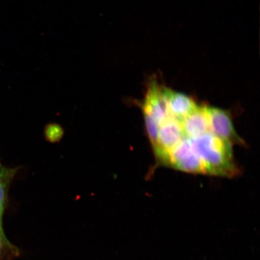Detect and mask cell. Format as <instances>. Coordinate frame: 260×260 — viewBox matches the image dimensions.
Masks as SVG:
<instances>
[{
	"instance_id": "obj_1",
	"label": "cell",
	"mask_w": 260,
	"mask_h": 260,
	"mask_svg": "<svg viewBox=\"0 0 260 260\" xmlns=\"http://www.w3.org/2000/svg\"><path fill=\"white\" fill-rule=\"evenodd\" d=\"M193 151L203 161L207 175L233 177L239 173L232 152V145L211 132L188 138Z\"/></svg>"
},
{
	"instance_id": "obj_2",
	"label": "cell",
	"mask_w": 260,
	"mask_h": 260,
	"mask_svg": "<svg viewBox=\"0 0 260 260\" xmlns=\"http://www.w3.org/2000/svg\"><path fill=\"white\" fill-rule=\"evenodd\" d=\"M160 162L188 173L207 174L203 161L195 153L189 139L186 136L168 152Z\"/></svg>"
},
{
	"instance_id": "obj_3",
	"label": "cell",
	"mask_w": 260,
	"mask_h": 260,
	"mask_svg": "<svg viewBox=\"0 0 260 260\" xmlns=\"http://www.w3.org/2000/svg\"><path fill=\"white\" fill-rule=\"evenodd\" d=\"M210 132L231 145L242 144L243 141L234 128L229 112L216 107L206 106Z\"/></svg>"
},
{
	"instance_id": "obj_4",
	"label": "cell",
	"mask_w": 260,
	"mask_h": 260,
	"mask_svg": "<svg viewBox=\"0 0 260 260\" xmlns=\"http://www.w3.org/2000/svg\"><path fill=\"white\" fill-rule=\"evenodd\" d=\"M184 137L181 122L179 120L170 118L162 122L159 128L157 145L153 148L159 161Z\"/></svg>"
},
{
	"instance_id": "obj_5",
	"label": "cell",
	"mask_w": 260,
	"mask_h": 260,
	"mask_svg": "<svg viewBox=\"0 0 260 260\" xmlns=\"http://www.w3.org/2000/svg\"><path fill=\"white\" fill-rule=\"evenodd\" d=\"M162 94L167 101L169 115L181 122L192 113L198 106L190 97L161 86Z\"/></svg>"
},
{
	"instance_id": "obj_6",
	"label": "cell",
	"mask_w": 260,
	"mask_h": 260,
	"mask_svg": "<svg viewBox=\"0 0 260 260\" xmlns=\"http://www.w3.org/2000/svg\"><path fill=\"white\" fill-rule=\"evenodd\" d=\"M181 125L184 135L187 138L198 137L210 132L206 106H198L181 122Z\"/></svg>"
},
{
	"instance_id": "obj_7",
	"label": "cell",
	"mask_w": 260,
	"mask_h": 260,
	"mask_svg": "<svg viewBox=\"0 0 260 260\" xmlns=\"http://www.w3.org/2000/svg\"><path fill=\"white\" fill-rule=\"evenodd\" d=\"M17 171V168L6 167L0 162V233L5 237L6 236L3 230V217L7 204L10 185Z\"/></svg>"
},
{
	"instance_id": "obj_8",
	"label": "cell",
	"mask_w": 260,
	"mask_h": 260,
	"mask_svg": "<svg viewBox=\"0 0 260 260\" xmlns=\"http://www.w3.org/2000/svg\"><path fill=\"white\" fill-rule=\"evenodd\" d=\"M63 133V130L60 126L56 124L49 125L45 130L47 139L52 142H57L60 140L62 137Z\"/></svg>"
},
{
	"instance_id": "obj_9",
	"label": "cell",
	"mask_w": 260,
	"mask_h": 260,
	"mask_svg": "<svg viewBox=\"0 0 260 260\" xmlns=\"http://www.w3.org/2000/svg\"><path fill=\"white\" fill-rule=\"evenodd\" d=\"M8 249L14 254H18V250L16 247L12 245L11 242L8 239L7 237H3L0 233V257H1L3 249L4 248Z\"/></svg>"
}]
</instances>
